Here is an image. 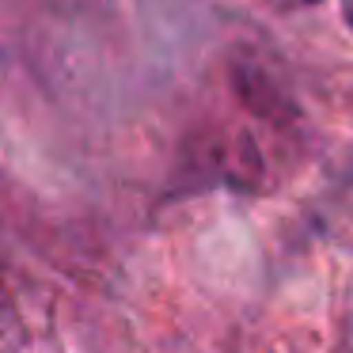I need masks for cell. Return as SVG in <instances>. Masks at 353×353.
<instances>
[{
  "mask_svg": "<svg viewBox=\"0 0 353 353\" xmlns=\"http://www.w3.org/2000/svg\"><path fill=\"white\" fill-rule=\"evenodd\" d=\"M296 4H323V0H296Z\"/></svg>",
  "mask_w": 353,
  "mask_h": 353,
  "instance_id": "3",
  "label": "cell"
},
{
  "mask_svg": "<svg viewBox=\"0 0 353 353\" xmlns=\"http://www.w3.org/2000/svg\"><path fill=\"white\" fill-rule=\"evenodd\" d=\"M342 19H345V27L353 31V0H345V4H342Z\"/></svg>",
  "mask_w": 353,
  "mask_h": 353,
  "instance_id": "2",
  "label": "cell"
},
{
  "mask_svg": "<svg viewBox=\"0 0 353 353\" xmlns=\"http://www.w3.org/2000/svg\"><path fill=\"white\" fill-rule=\"evenodd\" d=\"M232 80H236L239 99L247 103V110H254L259 118H270V122H281L289 114V99H285L281 84L262 69L259 61H243L232 69Z\"/></svg>",
  "mask_w": 353,
  "mask_h": 353,
  "instance_id": "1",
  "label": "cell"
}]
</instances>
